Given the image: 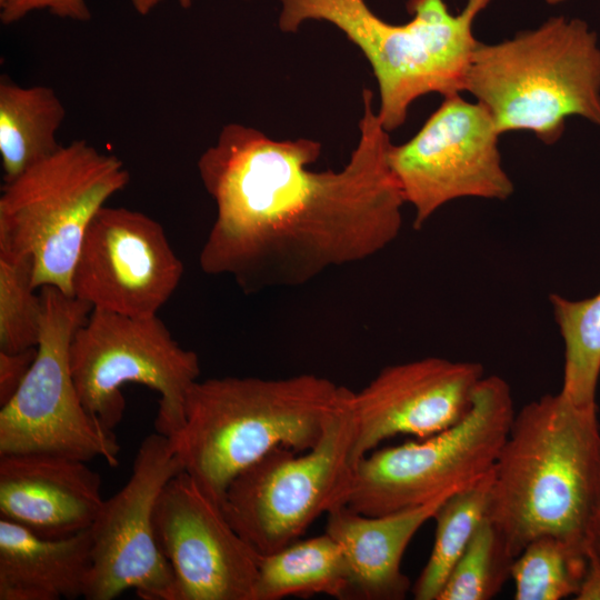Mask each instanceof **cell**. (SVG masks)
Wrapping results in <instances>:
<instances>
[{"mask_svg": "<svg viewBox=\"0 0 600 600\" xmlns=\"http://www.w3.org/2000/svg\"><path fill=\"white\" fill-rule=\"evenodd\" d=\"M359 140L339 171H313L320 142L274 140L240 123L222 128L198 159L217 216L199 254L202 271L247 294L304 284L392 243L406 203L391 171L389 132L362 91Z\"/></svg>", "mask_w": 600, "mask_h": 600, "instance_id": "6da1fadb", "label": "cell"}, {"mask_svg": "<svg viewBox=\"0 0 600 600\" xmlns=\"http://www.w3.org/2000/svg\"><path fill=\"white\" fill-rule=\"evenodd\" d=\"M597 412L559 391L514 413L492 469L488 513L514 558L543 536L588 550L600 456Z\"/></svg>", "mask_w": 600, "mask_h": 600, "instance_id": "7a4b0ae2", "label": "cell"}, {"mask_svg": "<svg viewBox=\"0 0 600 600\" xmlns=\"http://www.w3.org/2000/svg\"><path fill=\"white\" fill-rule=\"evenodd\" d=\"M350 392L313 373L198 380L171 440L183 471L221 507L230 482L270 450L314 447Z\"/></svg>", "mask_w": 600, "mask_h": 600, "instance_id": "3957f363", "label": "cell"}, {"mask_svg": "<svg viewBox=\"0 0 600 600\" xmlns=\"http://www.w3.org/2000/svg\"><path fill=\"white\" fill-rule=\"evenodd\" d=\"M278 24L297 32L308 20L337 27L369 61L378 82V116L390 132L407 120L414 100L429 93L463 92L472 54L477 16L491 0H468L458 14L443 0H408L412 19L393 24L379 18L364 0H280Z\"/></svg>", "mask_w": 600, "mask_h": 600, "instance_id": "277c9868", "label": "cell"}, {"mask_svg": "<svg viewBox=\"0 0 600 600\" xmlns=\"http://www.w3.org/2000/svg\"><path fill=\"white\" fill-rule=\"evenodd\" d=\"M463 91L490 113L499 133L529 131L546 144L566 119L600 126V48L579 19L554 17L512 39L477 46Z\"/></svg>", "mask_w": 600, "mask_h": 600, "instance_id": "5b68a950", "label": "cell"}, {"mask_svg": "<svg viewBox=\"0 0 600 600\" xmlns=\"http://www.w3.org/2000/svg\"><path fill=\"white\" fill-rule=\"evenodd\" d=\"M130 173L116 154L84 139L71 141L4 182L0 197V250L29 256L36 289L72 294L71 278L86 230Z\"/></svg>", "mask_w": 600, "mask_h": 600, "instance_id": "8992f818", "label": "cell"}, {"mask_svg": "<svg viewBox=\"0 0 600 600\" xmlns=\"http://www.w3.org/2000/svg\"><path fill=\"white\" fill-rule=\"evenodd\" d=\"M508 382L483 377L456 424L418 441L362 457L346 506L381 516L428 503L476 482L492 469L514 417Z\"/></svg>", "mask_w": 600, "mask_h": 600, "instance_id": "52a82bcc", "label": "cell"}, {"mask_svg": "<svg viewBox=\"0 0 600 600\" xmlns=\"http://www.w3.org/2000/svg\"><path fill=\"white\" fill-rule=\"evenodd\" d=\"M351 393L314 447L304 452L277 447L228 486L221 509L257 554L294 542L320 516L346 504L354 469Z\"/></svg>", "mask_w": 600, "mask_h": 600, "instance_id": "ba28073f", "label": "cell"}, {"mask_svg": "<svg viewBox=\"0 0 600 600\" xmlns=\"http://www.w3.org/2000/svg\"><path fill=\"white\" fill-rule=\"evenodd\" d=\"M73 380L86 411L113 431L126 409L121 388L140 383L160 394L156 431L174 439L186 399L200 376L198 354L182 348L158 316L136 318L92 309L70 346Z\"/></svg>", "mask_w": 600, "mask_h": 600, "instance_id": "9c48e42d", "label": "cell"}, {"mask_svg": "<svg viewBox=\"0 0 600 600\" xmlns=\"http://www.w3.org/2000/svg\"><path fill=\"white\" fill-rule=\"evenodd\" d=\"M42 316L37 356L12 399L0 407V456L41 453L119 463L113 431L86 411L70 363L74 333L91 304L53 286L40 288Z\"/></svg>", "mask_w": 600, "mask_h": 600, "instance_id": "30bf717a", "label": "cell"}, {"mask_svg": "<svg viewBox=\"0 0 600 600\" xmlns=\"http://www.w3.org/2000/svg\"><path fill=\"white\" fill-rule=\"evenodd\" d=\"M499 131L487 109L460 93L442 103L388 161L420 229L442 206L461 199L506 200L513 183L502 167Z\"/></svg>", "mask_w": 600, "mask_h": 600, "instance_id": "8fae6325", "label": "cell"}, {"mask_svg": "<svg viewBox=\"0 0 600 600\" xmlns=\"http://www.w3.org/2000/svg\"><path fill=\"white\" fill-rule=\"evenodd\" d=\"M183 470L170 438L154 432L137 451L127 483L104 499L92 523V567L83 598L112 600L132 589L143 600H174V578L154 532L164 484Z\"/></svg>", "mask_w": 600, "mask_h": 600, "instance_id": "7c38bea8", "label": "cell"}, {"mask_svg": "<svg viewBox=\"0 0 600 600\" xmlns=\"http://www.w3.org/2000/svg\"><path fill=\"white\" fill-rule=\"evenodd\" d=\"M184 272L163 227L148 214L103 206L83 236L72 271V294L136 318L157 316Z\"/></svg>", "mask_w": 600, "mask_h": 600, "instance_id": "4fadbf2b", "label": "cell"}, {"mask_svg": "<svg viewBox=\"0 0 600 600\" xmlns=\"http://www.w3.org/2000/svg\"><path fill=\"white\" fill-rule=\"evenodd\" d=\"M153 523L174 600H253L259 554L186 471L162 488Z\"/></svg>", "mask_w": 600, "mask_h": 600, "instance_id": "5bb4252c", "label": "cell"}, {"mask_svg": "<svg viewBox=\"0 0 600 600\" xmlns=\"http://www.w3.org/2000/svg\"><path fill=\"white\" fill-rule=\"evenodd\" d=\"M483 377L478 362L440 357L383 368L349 399L353 466L389 438L423 439L456 424L468 412Z\"/></svg>", "mask_w": 600, "mask_h": 600, "instance_id": "9a60e30c", "label": "cell"}, {"mask_svg": "<svg viewBox=\"0 0 600 600\" xmlns=\"http://www.w3.org/2000/svg\"><path fill=\"white\" fill-rule=\"evenodd\" d=\"M86 461L54 454L0 456V518L49 539L91 528L103 503Z\"/></svg>", "mask_w": 600, "mask_h": 600, "instance_id": "2e32d148", "label": "cell"}, {"mask_svg": "<svg viewBox=\"0 0 600 600\" xmlns=\"http://www.w3.org/2000/svg\"><path fill=\"white\" fill-rule=\"evenodd\" d=\"M453 492L381 516L362 514L346 504L328 512L326 532L341 547L348 568V599L402 600L407 597L411 584L401 569L404 551Z\"/></svg>", "mask_w": 600, "mask_h": 600, "instance_id": "e0dca14e", "label": "cell"}, {"mask_svg": "<svg viewBox=\"0 0 600 600\" xmlns=\"http://www.w3.org/2000/svg\"><path fill=\"white\" fill-rule=\"evenodd\" d=\"M90 528L49 539L0 518V600H60L84 596L92 567Z\"/></svg>", "mask_w": 600, "mask_h": 600, "instance_id": "ac0fdd59", "label": "cell"}, {"mask_svg": "<svg viewBox=\"0 0 600 600\" xmlns=\"http://www.w3.org/2000/svg\"><path fill=\"white\" fill-rule=\"evenodd\" d=\"M64 118L66 108L51 87H24L1 76L0 157L4 182L61 147L57 133Z\"/></svg>", "mask_w": 600, "mask_h": 600, "instance_id": "d6986e66", "label": "cell"}, {"mask_svg": "<svg viewBox=\"0 0 600 600\" xmlns=\"http://www.w3.org/2000/svg\"><path fill=\"white\" fill-rule=\"evenodd\" d=\"M349 576L339 543L323 534L296 540L282 549L258 556L253 600H280L327 594L348 599Z\"/></svg>", "mask_w": 600, "mask_h": 600, "instance_id": "ffe728a7", "label": "cell"}, {"mask_svg": "<svg viewBox=\"0 0 600 600\" xmlns=\"http://www.w3.org/2000/svg\"><path fill=\"white\" fill-rule=\"evenodd\" d=\"M492 470L451 493L433 519L436 536L430 557L413 584L416 600H437L449 573L489 513Z\"/></svg>", "mask_w": 600, "mask_h": 600, "instance_id": "44dd1931", "label": "cell"}, {"mask_svg": "<svg viewBox=\"0 0 600 600\" xmlns=\"http://www.w3.org/2000/svg\"><path fill=\"white\" fill-rule=\"evenodd\" d=\"M564 343L563 382L560 392L574 404L597 407L600 376V291L592 298L570 300L549 297Z\"/></svg>", "mask_w": 600, "mask_h": 600, "instance_id": "7402d4cb", "label": "cell"}, {"mask_svg": "<svg viewBox=\"0 0 600 600\" xmlns=\"http://www.w3.org/2000/svg\"><path fill=\"white\" fill-rule=\"evenodd\" d=\"M589 564L588 550L553 536L529 542L514 558L516 600H561L578 594Z\"/></svg>", "mask_w": 600, "mask_h": 600, "instance_id": "603a6c76", "label": "cell"}, {"mask_svg": "<svg viewBox=\"0 0 600 600\" xmlns=\"http://www.w3.org/2000/svg\"><path fill=\"white\" fill-rule=\"evenodd\" d=\"M514 557L487 516L456 562L437 600H490L511 578Z\"/></svg>", "mask_w": 600, "mask_h": 600, "instance_id": "cb8c5ba5", "label": "cell"}, {"mask_svg": "<svg viewBox=\"0 0 600 600\" xmlns=\"http://www.w3.org/2000/svg\"><path fill=\"white\" fill-rule=\"evenodd\" d=\"M36 290L31 257L0 250V351L37 347L42 299Z\"/></svg>", "mask_w": 600, "mask_h": 600, "instance_id": "d4e9b609", "label": "cell"}, {"mask_svg": "<svg viewBox=\"0 0 600 600\" xmlns=\"http://www.w3.org/2000/svg\"><path fill=\"white\" fill-rule=\"evenodd\" d=\"M36 10H48L59 18L81 22L91 19L86 0H13L1 10L0 20L3 24H11Z\"/></svg>", "mask_w": 600, "mask_h": 600, "instance_id": "484cf974", "label": "cell"}, {"mask_svg": "<svg viewBox=\"0 0 600 600\" xmlns=\"http://www.w3.org/2000/svg\"><path fill=\"white\" fill-rule=\"evenodd\" d=\"M36 356L37 347L17 352L0 351V407L17 393Z\"/></svg>", "mask_w": 600, "mask_h": 600, "instance_id": "4316f807", "label": "cell"}, {"mask_svg": "<svg viewBox=\"0 0 600 600\" xmlns=\"http://www.w3.org/2000/svg\"><path fill=\"white\" fill-rule=\"evenodd\" d=\"M588 552L600 563V456L588 528Z\"/></svg>", "mask_w": 600, "mask_h": 600, "instance_id": "83f0119b", "label": "cell"}, {"mask_svg": "<svg viewBox=\"0 0 600 600\" xmlns=\"http://www.w3.org/2000/svg\"><path fill=\"white\" fill-rule=\"evenodd\" d=\"M576 599L600 600V563L591 554H589L588 569Z\"/></svg>", "mask_w": 600, "mask_h": 600, "instance_id": "f1b7e54d", "label": "cell"}, {"mask_svg": "<svg viewBox=\"0 0 600 600\" xmlns=\"http://www.w3.org/2000/svg\"><path fill=\"white\" fill-rule=\"evenodd\" d=\"M162 0H131L134 10L141 16L148 14Z\"/></svg>", "mask_w": 600, "mask_h": 600, "instance_id": "f546056e", "label": "cell"}, {"mask_svg": "<svg viewBox=\"0 0 600 600\" xmlns=\"http://www.w3.org/2000/svg\"><path fill=\"white\" fill-rule=\"evenodd\" d=\"M181 8L187 9L191 7L193 0H177Z\"/></svg>", "mask_w": 600, "mask_h": 600, "instance_id": "4dcf8cb0", "label": "cell"}, {"mask_svg": "<svg viewBox=\"0 0 600 600\" xmlns=\"http://www.w3.org/2000/svg\"><path fill=\"white\" fill-rule=\"evenodd\" d=\"M13 0H0V8L1 10L6 8L8 4H10Z\"/></svg>", "mask_w": 600, "mask_h": 600, "instance_id": "1f68e13d", "label": "cell"}, {"mask_svg": "<svg viewBox=\"0 0 600 600\" xmlns=\"http://www.w3.org/2000/svg\"><path fill=\"white\" fill-rule=\"evenodd\" d=\"M549 4H557V3H560L564 0H546Z\"/></svg>", "mask_w": 600, "mask_h": 600, "instance_id": "d6a6232c", "label": "cell"}]
</instances>
